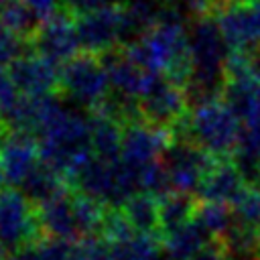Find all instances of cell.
I'll use <instances>...</instances> for the list:
<instances>
[{
    "label": "cell",
    "instance_id": "cell-15",
    "mask_svg": "<svg viewBox=\"0 0 260 260\" xmlns=\"http://www.w3.org/2000/svg\"><path fill=\"white\" fill-rule=\"evenodd\" d=\"M41 162V148L32 134L10 130V134L0 138V167L6 183L20 187Z\"/></svg>",
    "mask_w": 260,
    "mask_h": 260
},
{
    "label": "cell",
    "instance_id": "cell-5",
    "mask_svg": "<svg viewBox=\"0 0 260 260\" xmlns=\"http://www.w3.org/2000/svg\"><path fill=\"white\" fill-rule=\"evenodd\" d=\"M81 193L110 207H122L138 189L136 169L122 158H102L91 154L71 177Z\"/></svg>",
    "mask_w": 260,
    "mask_h": 260
},
{
    "label": "cell",
    "instance_id": "cell-28",
    "mask_svg": "<svg viewBox=\"0 0 260 260\" xmlns=\"http://www.w3.org/2000/svg\"><path fill=\"white\" fill-rule=\"evenodd\" d=\"M69 250H71L69 240L47 236L41 240L37 238L30 244H26L24 248L16 250L10 260H67Z\"/></svg>",
    "mask_w": 260,
    "mask_h": 260
},
{
    "label": "cell",
    "instance_id": "cell-17",
    "mask_svg": "<svg viewBox=\"0 0 260 260\" xmlns=\"http://www.w3.org/2000/svg\"><path fill=\"white\" fill-rule=\"evenodd\" d=\"M246 187V179L232 156L228 158H215L207 175L203 177L199 185V199L201 201H221V203H234L240 193Z\"/></svg>",
    "mask_w": 260,
    "mask_h": 260
},
{
    "label": "cell",
    "instance_id": "cell-8",
    "mask_svg": "<svg viewBox=\"0 0 260 260\" xmlns=\"http://www.w3.org/2000/svg\"><path fill=\"white\" fill-rule=\"evenodd\" d=\"M217 156L209 154L195 142L187 138H175L167 152L162 154V162L169 173V183L171 191H181V193H195L199 191V185L211 165L215 162Z\"/></svg>",
    "mask_w": 260,
    "mask_h": 260
},
{
    "label": "cell",
    "instance_id": "cell-41",
    "mask_svg": "<svg viewBox=\"0 0 260 260\" xmlns=\"http://www.w3.org/2000/svg\"><path fill=\"white\" fill-rule=\"evenodd\" d=\"M256 2H260V0H256Z\"/></svg>",
    "mask_w": 260,
    "mask_h": 260
},
{
    "label": "cell",
    "instance_id": "cell-40",
    "mask_svg": "<svg viewBox=\"0 0 260 260\" xmlns=\"http://www.w3.org/2000/svg\"><path fill=\"white\" fill-rule=\"evenodd\" d=\"M236 2H248V0H236Z\"/></svg>",
    "mask_w": 260,
    "mask_h": 260
},
{
    "label": "cell",
    "instance_id": "cell-37",
    "mask_svg": "<svg viewBox=\"0 0 260 260\" xmlns=\"http://www.w3.org/2000/svg\"><path fill=\"white\" fill-rule=\"evenodd\" d=\"M0 260H6V248L2 242H0Z\"/></svg>",
    "mask_w": 260,
    "mask_h": 260
},
{
    "label": "cell",
    "instance_id": "cell-13",
    "mask_svg": "<svg viewBox=\"0 0 260 260\" xmlns=\"http://www.w3.org/2000/svg\"><path fill=\"white\" fill-rule=\"evenodd\" d=\"M30 41H32L37 53L45 55L47 59L55 61L57 65L73 59L77 55V49L81 47L77 28H75V20L71 18L69 10H61L55 16L43 20Z\"/></svg>",
    "mask_w": 260,
    "mask_h": 260
},
{
    "label": "cell",
    "instance_id": "cell-21",
    "mask_svg": "<svg viewBox=\"0 0 260 260\" xmlns=\"http://www.w3.org/2000/svg\"><path fill=\"white\" fill-rule=\"evenodd\" d=\"M195 217L209 232L215 244H223L236 230V215L230 203L221 201H201L197 205Z\"/></svg>",
    "mask_w": 260,
    "mask_h": 260
},
{
    "label": "cell",
    "instance_id": "cell-9",
    "mask_svg": "<svg viewBox=\"0 0 260 260\" xmlns=\"http://www.w3.org/2000/svg\"><path fill=\"white\" fill-rule=\"evenodd\" d=\"M41 232L39 215L32 209V201L18 189H6L0 193V242L6 250H20Z\"/></svg>",
    "mask_w": 260,
    "mask_h": 260
},
{
    "label": "cell",
    "instance_id": "cell-38",
    "mask_svg": "<svg viewBox=\"0 0 260 260\" xmlns=\"http://www.w3.org/2000/svg\"><path fill=\"white\" fill-rule=\"evenodd\" d=\"M4 181H6V179H4V173H2V167H0V187L4 185Z\"/></svg>",
    "mask_w": 260,
    "mask_h": 260
},
{
    "label": "cell",
    "instance_id": "cell-1",
    "mask_svg": "<svg viewBox=\"0 0 260 260\" xmlns=\"http://www.w3.org/2000/svg\"><path fill=\"white\" fill-rule=\"evenodd\" d=\"M185 18L177 6H167L160 20L124 49L146 71L165 75L183 87L191 75L189 28L185 26Z\"/></svg>",
    "mask_w": 260,
    "mask_h": 260
},
{
    "label": "cell",
    "instance_id": "cell-24",
    "mask_svg": "<svg viewBox=\"0 0 260 260\" xmlns=\"http://www.w3.org/2000/svg\"><path fill=\"white\" fill-rule=\"evenodd\" d=\"M126 217L130 219L132 228L136 232L144 234H154L160 230V219H158V197L150 195L146 191H136L124 205H122Z\"/></svg>",
    "mask_w": 260,
    "mask_h": 260
},
{
    "label": "cell",
    "instance_id": "cell-14",
    "mask_svg": "<svg viewBox=\"0 0 260 260\" xmlns=\"http://www.w3.org/2000/svg\"><path fill=\"white\" fill-rule=\"evenodd\" d=\"M8 75L20 95H49L59 85L57 63L41 53H22L8 65Z\"/></svg>",
    "mask_w": 260,
    "mask_h": 260
},
{
    "label": "cell",
    "instance_id": "cell-42",
    "mask_svg": "<svg viewBox=\"0 0 260 260\" xmlns=\"http://www.w3.org/2000/svg\"><path fill=\"white\" fill-rule=\"evenodd\" d=\"M258 51H260V47H258Z\"/></svg>",
    "mask_w": 260,
    "mask_h": 260
},
{
    "label": "cell",
    "instance_id": "cell-11",
    "mask_svg": "<svg viewBox=\"0 0 260 260\" xmlns=\"http://www.w3.org/2000/svg\"><path fill=\"white\" fill-rule=\"evenodd\" d=\"M173 140L175 134L171 128L156 126L150 122H138V120L128 122L122 136L120 158L126 165L140 169L148 162L160 160Z\"/></svg>",
    "mask_w": 260,
    "mask_h": 260
},
{
    "label": "cell",
    "instance_id": "cell-19",
    "mask_svg": "<svg viewBox=\"0 0 260 260\" xmlns=\"http://www.w3.org/2000/svg\"><path fill=\"white\" fill-rule=\"evenodd\" d=\"M37 215H39L41 232H45L47 236L69 242L73 238H79L75 213H73V195H69L67 191L39 203Z\"/></svg>",
    "mask_w": 260,
    "mask_h": 260
},
{
    "label": "cell",
    "instance_id": "cell-30",
    "mask_svg": "<svg viewBox=\"0 0 260 260\" xmlns=\"http://www.w3.org/2000/svg\"><path fill=\"white\" fill-rule=\"evenodd\" d=\"M136 177H138V189L140 191H146V193L156 195V197L171 191L169 173H167V167H165L162 158L136 169Z\"/></svg>",
    "mask_w": 260,
    "mask_h": 260
},
{
    "label": "cell",
    "instance_id": "cell-35",
    "mask_svg": "<svg viewBox=\"0 0 260 260\" xmlns=\"http://www.w3.org/2000/svg\"><path fill=\"white\" fill-rule=\"evenodd\" d=\"M110 4H116V0H65V10H69L75 16H83Z\"/></svg>",
    "mask_w": 260,
    "mask_h": 260
},
{
    "label": "cell",
    "instance_id": "cell-2",
    "mask_svg": "<svg viewBox=\"0 0 260 260\" xmlns=\"http://www.w3.org/2000/svg\"><path fill=\"white\" fill-rule=\"evenodd\" d=\"M191 75L185 85L189 104L221 95L230 47L211 14L191 20L189 26Z\"/></svg>",
    "mask_w": 260,
    "mask_h": 260
},
{
    "label": "cell",
    "instance_id": "cell-18",
    "mask_svg": "<svg viewBox=\"0 0 260 260\" xmlns=\"http://www.w3.org/2000/svg\"><path fill=\"white\" fill-rule=\"evenodd\" d=\"M162 254L167 260H195L203 250L213 244L209 232L199 223L197 217L191 221L162 232Z\"/></svg>",
    "mask_w": 260,
    "mask_h": 260
},
{
    "label": "cell",
    "instance_id": "cell-7",
    "mask_svg": "<svg viewBox=\"0 0 260 260\" xmlns=\"http://www.w3.org/2000/svg\"><path fill=\"white\" fill-rule=\"evenodd\" d=\"M211 16L230 51H256L260 47V2L219 0Z\"/></svg>",
    "mask_w": 260,
    "mask_h": 260
},
{
    "label": "cell",
    "instance_id": "cell-31",
    "mask_svg": "<svg viewBox=\"0 0 260 260\" xmlns=\"http://www.w3.org/2000/svg\"><path fill=\"white\" fill-rule=\"evenodd\" d=\"M100 232L104 234V238L108 240V244H112V242H120V240L132 236L136 230L132 228V223L126 217L124 209L114 207V209H108L106 211V217H104V223H102V230Z\"/></svg>",
    "mask_w": 260,
    "mask_h": 260
},
{
    "label": "cell",
    "instance_id": "cell-36",
    "mask_svg": "<svg viewBox=\"0 0 260 260\" xmlns=\"http://www.w3.org/2000/svg\"><path fill=\"white\" fill-rule=\"evenodd\" d=\"M195 260H228V258H225V254H223L221 246L213 242V244H211L207 250H203Z\"/></svg>",
    "mask_w": 260,
    "mask_h": 260
},
{
    "label": "cell",
    "instance_id": "cell-27",
    "mask_svg": "<svg viewBox=\"0 0 260 260\" xmlns=\"http://www.w3.org/2000/svg\"><path fill=\"white\" fill-rule=\"evenodd\" d=\"M236 215V228L258 232L260 230V185L246 183L240 197L232 203Z\"/></svg>",
    "mask_w": 260,
    "mask_h": 260
},
{
    "label": "cell",
    "instance_id": "cell-33",
    "mask_svg": "<svg viewBox=\"0 0 260 260\" xmlns=\"http://www.w3.org/2000/svg\"><path fill=\"white\" fill-rule=\"evenodd\" d=\"M22 53H24V37H20L0 18V65H10Z\"/></svg>",
    "mask_w": 260,
    "mask_h": 260
},
{
    "label": "cell",
    "instance_id": "cell-3",
    "mask_svg": "<svg viewBox=\"0 0 260 260\" xmlns=\"http://www.w3.org/2000/svg\"><path fill=\"white\" fill-rule=\"evenodd\" d=\"M37 136L41 160L69 179L93 154L89 140V118L71 112L63 102L57 104Z\"/></svg>",
    "mask_w": 260,
    "mask_h": 260
},
{
    "label": "cell",
    "instance_id": "cell-32",
    "mask_svg": "<svg viewBox=\"0 0 260 260\" xmlns=\"http://www.w3.org/2000/svg\"><path fill=\"white\" fill-rule=\"evenodd\" d=\"M67 260H110V244L98 242L93 236H83L71 244Z\"/></svg>",
    "mask_w": 260,
    "mask_h": 260
},
{
    "label": "cell",
    "instance_id": "cell-16",
    "mask_svg": "<svg viewBox=\"0 0 260 260\" xmlns=\"http://www.w3.org/2000/svg\"><path fill=\"white\" fill-rule=\"evenodd\" d=\"M102 61L108 71L110 89L124 98L140 100L150 81L156 77V73L146 71L134 59H130L126 51H108L102 55Z\"/></svg>",
    "mask_w": 260,
    "mask_h": 260
},
{
    "label": "cell",
    "instance_id": "cell-6",
    "mask_svg": "<svg viewBox=\"0 0 260 260\" xmlns=\"http://www.w3.org/2000/svg\"><path fill=\"white\" fill-rule=\"evenodd\" d=\"M59 87L75 106L98 110L110 95V79L104 61L91 53L75 55L59 69Z\"/></svg>",
    "mask_w": 260,
    "mask_h": 260
},
{
    "label": "cell",
    "instance_id": "cell-39",
    "mask_svg": "<svg viewBox=\"0 0 260 260\" xmlns=\"http://www.w3.org/2000/svg\"><path fill=\"white\" fill-rule=\"evenodd\" d=\"M0 138H2V120H0Z\"/></svg>",
    "mask_w": 260,
    "mask_h": 260
},
{
    "label": "cell",
    "instance_id": "cell-12",
    "mask_svg": "<svg viewBox=\"0 0 260 260\" xmlns=\"http://www.w3.org/2000/svg\"><path fill=\"white\" fill-rule=\"evenodd\" d=\"M79 45L85 53L104 55L114 51L122 39V4H110L95 12L77 16L75 20Z\"/></svg>",
    "mask_w": 260,
    "mask_h": 260
},
{
    "label": "cell",
    "instance_id": "cell-4",
    "mask_svg": "<svg viewBox=\"0 0 260 260\" xmlns=\"http://www.w3.org/2000/svg\"><path fill=\"white\" fill-rule=\"evenodd\" d=\"M175 138H187L217 158L234 156L240 136L242 120L236 110L221 98H209L191 106V112L173 128Z\"/></svg>",
    "mask_w": 260,
    "mask_h": 260
},
{
    "label": "cell",
    "instance_id": "cell-29",
    "mask_svg": "<svg viewBox=\"0 0 260 260\" xmlns=\"http://www.w3.org/2000/svg\"><path fill=\"white\" fill-rule=\"evenodd\" d=\"M0 18L24 39H32V35L37 32V28L41 24V20L35 16V12L22 0H12L10 4H6L0 10Z\"/></svg>",
    "mask_w": 260,
    "mask_h": 260
},
{
    "label": "cell",
    "instance_id": "cell-25",
    "mask_svg": "<svg viewBox=\"0 0 260 260\" xmlns=\"http://www.w3.org/2000/svg\"><path fill=\"white\" fill-rule=\"evenodd\" d=\"M63 175L57 173L55 169H51L49 165L41 162L26 179L24 183L20 185V191L30 199V201H37V203H43L59 193L65 191L63 187Z\"/></svg>",
    "mask_w": 260,
    "mask_h": 260
},
{
    "label": "cell",
    "instance_id": "cell-10",
    "mask_svg": "<svg viewBox=\"0 0 260 260\" xmlns=\"http://www.w3.org/2000/svg\"><path fill=\"white\" fill-rule=\"evenodd\" d=\"M187 106L189 98L185 87L165 75H156L140 98L142 118L171 130L187 116Z\"/></svg>",
    "mask_w": 260,
    "mask_h": 260
},
{
    "label": "cell",
    "instance_id": "cell-26",
    "mask_svg": "<svg viewBox=\"0 0 260 260\" xmlns=\"http://www.w3.org/2000/svg\"><path fill=\"white\" fill-rule=\"evenodd\" d=\"M73 213H75L79 238L93 236L98 230H102L106 209H104V203H100L98 199L79 191L77 195H73Z\"/></svg>",
    "mask_w": 260,
    "mask_h": 260
},
{
    "label": "cell",
    "instance_id": "cell-22",
    "mask_svg": "<svg viewBox=\"0 0 260 260\" xmlns=\"http://www.w3.org/2000/svg\"><path fill=\"white\" fill-rule=\"evenodd\" d=\"M197 213V203L191 193L169 191L158 197V219L160 232L175 230L187 221H191Z\"/></svg>",
    "mask_w": 260,
    "mask_h": 260
},
{
    "label": "cell",
    "instance_id": "cell-20",
    "mask_svg": "<svg viewBox=\"0 0 260 260\" xmlns=\"http://www.w3.org/2000/svg\"><path fill=\"white\" fill-rule=\"evenodd\" d=\"M124 128H120V120L95 112L89 116V140L95 156L102 158H120Z\"/></svg>",
    "mask_w": 260,
    "mask_h": 260
},
{
    "label": "cell",
    "instance_id": "cell-43",
    "mask_svg": "<svg viewBox=\"0 0 260 260\" xmlns=\"http://www.w3.org/2000/svg\"><path fill=\"white\" fill-rule=\"evenodd\" d=\"M258 234H260V230H258Z\"/></svg>",
    "mask_w": 260,
    "mask_h": 260
},
{
    "label": "cell",
    "instance_id": "cell-34",
    "mask_svg": "<svg viewBox=\"0 0 260 260\" xmlns=\"http://www.w3.org/2000/svg\"><path fill=\"white\" fill-rule=\"evenodd\" d=\"M22 2L35 12V16L41 22L55 16L57 12L65 10V0H22Z\"/></svg>",
    "mask_w": 260,
    "mask_h": 260
},
{
    "label": "cell",
    "instance_id": "cell-23",
    "mask_svg": "<svg viewBox=\"0 0 260 260\" xmlns=\"http://www.w3.org/2000/svg\"><path fill=\"white\" fill-rule=\"evenodd\" d=\"M162 242L152 234L134 232L132 236L110 244V260H160Z\"/></svg>",
    "mask_w": 260,
    "mask_h": 260
}]
</instances>
